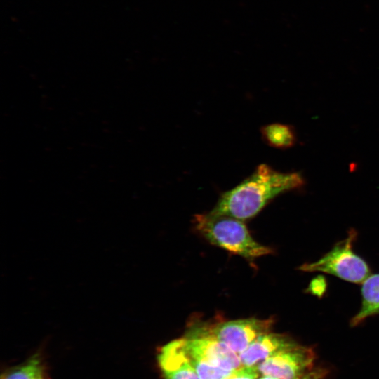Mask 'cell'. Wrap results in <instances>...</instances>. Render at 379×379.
<instances>
[{
    "instance_id": "cell-9",
    "label": "cell",
    "mask_w": 379,
    "mask_h": 379,
    "mask_svg": "<svg viewBox=\"0 0 379 379\" xmlns=\"http://www.w3.org/2000/svg\"><path fill=\"white\" fill-rule=\"evenodd\" d=\"M362 302L359 312L351 319L355 326L366 318L379 314V274L369 275L362 283Z\"/></svg>"
},
{
    "instance_id": "cell-13",
    "label": "cell",
    "mask_w": 379,
    "mask_h": 379,
    "mask_svg": "<svg viewBox=\"0 0 379 379\" xmlns=\"http://www.w3.org/2000/svg\"><path fill=\"white\" fill-rule=\"evenodd\" d=\"M326 374L327 371L325 368H317L312 369L300 379H324Z\"/></svg>"
},
{
    "instance_id": "cell-5",
    "label": "cell",
    "mask_w": 379,
    "mask_h": 379,
    "mask_svg": "<svg viewBox=\"0 0 379 379\" xmlns=\"http://www.w3.org/2000/svg\"><path fill=\"white\" fill-rule=\"evenodd\" d=\"M357 232L352 230L347 237L338 242L319 260L300 267L305 272H321L334 275L345 281L359 284L370 275L367 263L352 250Z\"/></svg>"
},
{
    "instance_id": "cell-7",
    "label": "cell",
    "mask_w": 379,
    "mask_h": 379,
    "mask_svg": "<svg viewBox=\"0 0 379 379\" xmlns=\"http://www.w3.org/2000/svg\"><path fill=\"white\" fill-rule=\"evenodd\" d=\"M158 361L165 379H200L187 352L183 338L164 345L159 350Z\"/></svg>"
},
{
    "instance_id": "cell-8",
    "label": "cell",
    "mask_w": 379,
    "mask_h": 379,
    "mask_svg": "<svg viewBox=\"0 0 379 379\" xmlns=\"http://www.w3.org/2000/svg\"><path fill=\"white\" fill-rule=\"evenodd\" d=\"M295 344L296 343L286 335L271 331L262 334L239 354L241 366L257 368L267 359Z\"/></svg>"
},
{
    "instance_id": "cell-1",
    "label": "cell",
    "mask_w": 379,
    "mask_h": 379,
    "mask_svg": "<svg viewBox=\"0 0 379 379\" xmlns=\"http://www.w3.org/2000/svg\"><path fill=\"white\" fill-rule=\"evenodd\" d=\"M302 182L296 173L279 172L262 164L241 183L223 192L209 213L246 221L255 216L274 197L299 187Z\"/></svg>"
},
{
    "instance_id": "cell-11",
    "label": "cell",
    "mask_w": 379,
    "mask_h": 379,
    "mask_svg": "<svg viewBox=\"0 0 379 379\" xmlns=\"http://www.w3.org/2000/svg\"><path fill=\"white\" fill-rule=\"evenodd\" d=\"M3 379H44L39 361L33 358L25 364L6 373Z\"/></svg>"
},
{
    "instance_id": "cell-12",
    "label": "cell",
    "mask_w": 379,
    "mask_h": 379,
    "mask_svg": "<svg viewBox=\"0 0 379 379\" xmlns=\"http://www.w3.org/2000/svg\"><path fill=\"white\" fill-rule=\"evenodd\" d=\"M259 372L255 367H241L226 379H258Z\"/></svg>"
},
{
    "instance_id": "cell-2",
    "label": "cell",
    "mask_w": 379,
    "mask_h": 379,
    "mask_svg": "<svg viewBox=\"0 0 379 379\" xmlns=\"http://www.w3.org/2000/svg\"><path fill=\"white\" fill-rule=\"evenodd\" d=\"M194 225L209 243L245 259L254 260L272 252L252 237L241 220L208 212L195 215Z\"/></svg>"
},
{
    "instance_id": "cell-14",
    "label": "cell",
    "mask_w": 379,
    "mask_h": 379,
    "mask_svg": "<svg viewBox=\"0 0 379 379\" xmlns=\"http://www.w3.org/2000/svg\"><path fill=\"white\" fill-rule=\"evenodd\" d=\"M259 379H274V378L268 375H262V377H261Z\"/></svg>"
},
{
    "instance_id": "cell-6",
    "label": "cell",
    "mask_w": 379,
    "mask_h": 379,
    "mask_svg": "<svg viewBox=\"0 0 379 379\" xmlns=\"http://www.w3.org/2000/svg\"><path fill=\"white\" fill-rule=\"evenodd\" d=\"M314 359L312 348L296 343L259 364L257 370L274 379H300L313 369Z\"/></svg>"
},
{
    "instance_id": "cell-4",
    "label": "cell",
    "mask_w": 379,
    "mask_h": 379,
    "mask_svg": "<svg viewBox=\"0 0 379 379\" xmlns=\"http://www.w3.org/2000/svg\"><path fill=\"white\" fill-rule=\"evenodd\" d=\"M272 319L248 318L220 321L194 326L187 337H206L217 340L239 355L260 335L271 331Z\"/></svg>"
},
{
    "instance_id": "cell-10",
    "label": "cell",
    "mask_w": 379,
    "mask_h": 379,
    "mask_svg": "<svg viewBox=\"0 0 379 379\" xmlns=\"http://www.w3.org/2000/svg\"><path fill=\"white\" fill-rule=\"evenodd\" d=\"M260 132L264 141L270 146L277 149H288L296 142L294 128L287 124H271L261 128Z\"/></svg>"
},
{
    "instance_id": "cell-3",
    "label": "cell",
    "mask_w": 379,
    "mask_h": 379,
    "mask_svg": "<svg viewBox=\"0 0 379 379\" xmlns=\"http://www.w3.org/2000/svg\"><path fill=\"white\" fill-rule=\"evenodd\" d=\"M185 346L200 379H226L242 367L239 355L206 337H185Z\"/></svg>"
}]
</instances>
